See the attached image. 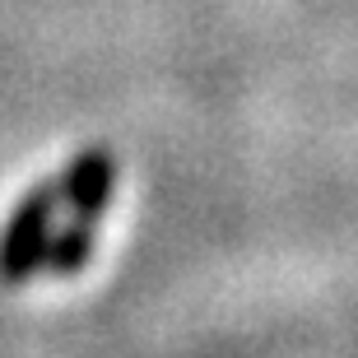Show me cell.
<instances>
[{
    "label": "cell",
    "instance_id": "1",
    "mask_svg": "<svg viewBox=\"0 0 358 358\" xmlns=\"http://www.w3.org/2000/svg\"><path fill=\"white\" fill-rule=\"evenodd\" d=\"M56 205H61V182H38L14 205L10 224L0 233V284L5 289H24L28 279L42 270V256H47V242H52Z\"/></svg>",
    "mask_w": 358,
    "mask_h": 358
},
{
    "label": "cell",
    "instance_id": "2",
    "mask_svg": "<svg viewBox=\"0 0 358 358\" xmlns=\"http://www.w3.org/2000/svg\"><path fill=\"white\" fill-rule=\"evenodd\" d=\"M112 182H117V159L93 145L70 159L66 177H61V205H70V219L98 224L112 200Z\"/></svg>",
    "mask_w": 358,
    "mask_h": 358
},
{
    "label": "cell",
    "instance_id": "3",
    "mask_svg": "<svg viewBox=\"0 0 358 358\" xmlns=\"http://www.w3.org/2000/svg\"><path fill=\"white\" fill-rule=\"evenodd\" d=\"M93 242H98V224H84V219H70L52 242H47V256H42V266L52 270L56 279H70L80 275L89 266L93 256Z\"/></svg>",
    "mask_w": 358,
    "mask_h": 358
}]
</instances>
